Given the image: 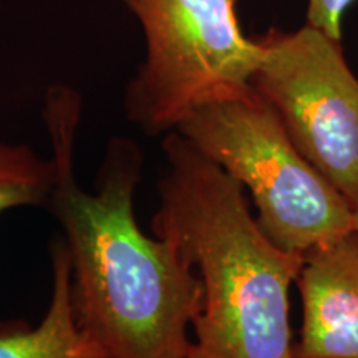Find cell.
<instances>
[{
    "label": "cell",
    "mask_w": 358,
    "mask_h": 358,
    "mask_svg": "<svg viewBox=\"0 0 358 358\" xmlns=\"http://www.w3.org/2000/svg\"><path fill=\"white\" fill-rule=\"evenodd\" d=\"M82 103L55 85L45 96L55 181L45 208L71 262V297L83 330L108 358H187L203 287L171 241L146 234L134 214L141 148L113 136L92 189L82 186L75 143Z\"/></svg>",
    "instance_id": "1"
},
{
    "label": "cell",
    "mask_w": 358,
    "mask_h": 358,
    "mask_svg": "<svg viewBox=\"0 0 358 358\" xmlns=\"http://www.w3.org/2000/svg\"><path fill=\"white\" fill-rule=\"evenodd\" d=\"M161 148L151 232L176 245L203 287L187 358H295L290 285L303 256L262 231L244 187L181 133Z\"/></svg>",
    "instance_id": "2"
},
{
    "label": "cell",
    "mask_w": 358,
    "mask_h": 358,
    "mask_svg": "<svg viewBox=\"0 0 358 358\" xmlns=\"http://www.w3.org/2000/svg\"><path fill=\"white\" fill-rule=\"evenodd\" d=\"M176 131L249 191L259 226L282 249L306 256L353 231L350 204L254 88L199 106Z\"/></svg>",
    "instance_id": "3"
},
{
    "label": "cell",
    "mask_w": 358,
    "mask_h": 358,
    "mask_svg": "<svg viewBox=\"0 0 358 358\" xmlns=\"http://www.w3.org/2000/svg\"><path fill=\"white\" fill-rule=\"evenodd\" d=\"M140 22L145 60L124 88L128 122L176 131L199 106L252 88L262 45L241 29L236 0H120Z\"/></svg>",
    "instance_id": "4"
},
{
    "label": "cell",
    "mask_w": 358,
    "mask_h": 358,
    "mask_svg": "<svg viewBox=\"0 0 358 358\" xmlns=\"http://www.w3.org/2000/svg\"><path fill=\"white\" fill-rule=\"evenodd\" d=\"M252 87L303 158L358 209V78L338 40L306 24L268 30Z\"/></svg>",
    "instance_id": "5"
},
{
    "label": "cell",
    "mask_w": 358,
    "mask_h": 358,
    "mask_svg": "<svg viewBox=\"0 0 358 358\" xmlns=\"http://www.w3.org/2000/svg\"><path fill=\"white\" fill-rule=\"evenodd\" d=\"M295 358H358V231L303 256Z\"/></svg>",
    "instance_id": "6"
},
{
    "label": "cell",
    "mask_w": 358,
    "mask_h": 358,
    "mask_svg": "<svg viewBox=\"0 0 358 358\" xmlns=\"http://www.w3.org/2000/svg\"><path fill=\"white\" fill-rule=\"evenodd\" d=\"M52 292L42 320L0 324V358H108L85 332L71 297V262L64 239L50 248Z\"/></svg>",
    "instance_id": "7"
},
{
    "label": "cell",
    "mask_w": 358,
    "mask_h": 358,
    "mask_svg": "<svg viewBox=\"0 0 358 358\" xmlns=\"http://www.w3.org/2000/svg\"><path fill=\"white\" fill-rule=\"evenodd\" d=\"M55 181L50 156L24 143L0 141V216L19 208L47 206Z\"/></svg>",
    "instance_id": "8"
},
{
    "label": "cell",
    "mask_w": 358,
    "mask_h": 358,
    "mask_svg": "<svg viewBox=\"0 0 358 358\" xmlns=\"http://www.w3.org/2000/svg\"><path fill=\"white\" fill-rule=\"evenodd\" d=\"M355 0H307V24L342 40V19Z\"/></svg>",
    "instance_id": "9"
},
{
    "label": "cell",
    "mask_w": 358,
    "mask_h": 358,
    "mask_svg": "<svg viewBox=\"0 0 358 358\" xmlns=\"http://www.w3.org/2000/svg\"><path fill=\"white\" fill-rule=\"evenodd\" d=\"M353 231H358V209L353 213Z\"/></svg>",
    "instance_id": "10"
},
{
    "label": "cell",
    "mask_w": 358,
    "mask_h": 358,
    "mask_svg": "<svg viewBox=\"0 0 358 358\" xmlns=\"http://www.w3.org/2000/svg\"><path fill=\"white\" fill-rule=\"evenodd\" d=\"M0 7H2V3H0Z\"/></svg>",
    "instance_id": "11"
}]
</instances>
